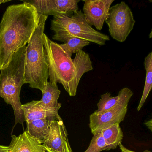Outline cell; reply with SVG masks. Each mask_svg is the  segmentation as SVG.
Masks as SVG:
<instances>
[{"label":"cell","instance_id":"6da1fadb","mask_svg":"<svg viewBox=\"0 0 152 152\" xmlns=\"http://www.w3.org/2000/svg\"><path fill=\"white\" fill-rule=\"evenodd\" d=\"M39 21L36 9L26 1L7 7L0 23V71L8 66L14 53L30 42Z\"/></svg>","mask_w":152,"mask_h":152},{"label":"cell","instance_id":"7a4b0ae2","mask_svg":"<svg viewBox=\"0 0 152 152\" xmlns=\"http://www.w3.org/2000/svg\"><path fill=\"white\" fill-rule=\"evenodd\" d=\"M43 42L48 58L50 82L60 83L70 96H75L83 75L93 70L89 55L80 50L72 59L59 44L50 40L45 34Z\"/></svg>","mask_w":152,"mask_h":152},{"label":"cell","instance_id":"3957f363","mask_svg":"<svg viewBox=\"0 0 152 152\" xmlns=\"http://www.w3.org/2000/svg\"><path fill=\"white\" fill-rule=\"evenodd\" d=\"M48 17L39 15L38 26L26 50L24 84L42 92L49 79L48 58L43 46V35Z\"/></svg>","mask_w":152,"mask_h":152},{"label":"cell","instance_id":"277c9868","mask_svg":"<svg viewBox=\"0 0 152 152\" xmlns=\"http://www.w3.org/2000/svg\"><path fill=\"white\" fill-rule=\"evenodd\" d=\"M26 46L14 53L8 66L1 71L0 97L13 107L15 116V126L18 123L23 126V112L21 108L20 95L24 84Z\"/></svg>","mask_w":152,"mask_h":152},{"label":"cell","instance_id":"5b68a950","mask_svg":"<svg viewBox=\"0 0 152 152\" xmlns=\"http://www.w3.org/2000/svg\"><path fill=\"white\" fill-rule=\"evenodd\" d=\"M50 30L54 33L52 39L64 43L69 39L77 38L102 46L110 40L108 35L96 31L89 24L81 10L70 15L53 16Z\"/></svg>","mask_w":152,"mask_h":152},{"label":"cell","instance_id":"8992f818","mask_svg":"<svg viewBox=\"0 0 152 152\" xmlns=\"http://www.w3.org/2000/svg\"><path fill=\"white\" fill-rule=\"evenodd\" d=\"M105 22L111 37L123 42L133 30L136 21L129 6L122 1L111 7Z\"/></svg>","mask_w":152,"mask_h":152},{"label":"cell","instance_id":"52a82bcc","mask_svg":"<svg viewBox=\"0 0 152 152\" xmlns=\"http://www.w3.org/2000/svg\"><path fill=\"white\" fill-rule=\"evenodd\" d=\"M129 103L121 104L112 109L98 112L90 115L89 127L93 135L115 124H120L124 120L128 111Z\"/></svg>","mask_w":152,"mask_h":152},{"label":"cell","instance_id":"ba28073f","mask_svg":"<svg viewBox=\"0 0 152 152\" xmlns=\"http://www.w3.org/2000/svg\"><path fill=\"white\" fill-rule=\"evenodd\" d=\"M34 6L39 15H70L79 10L80 0H33L26 1Z\"/></svg>","mask_w":152,"mask_h":152},{"label":"cell","instance_id":"9c48e42d","mask_svg":"<svg viewBox=\"0 0 152 152\" xmlns=\"http://www.w3.org/2000/svg\"><path fill=\"white\" fill-rule=\"evenodd\" d=\"M114 1V0L84 1L83 14L89 24L101 31L108 16L111 5Z\"/></svg>","mask_w":152,"mask_h":152},{"label":"cell","instance_id":"30bf717a","mask_svg":"<svg viewBox=\"0 0 152 152\" xmlns=\"http://www.w3.org/2000/svg\"><path fill=\"white\" fill-rule=\"evenodd\" d=\"M67 136L66 128L61 118L50 120L48 134L43 145L52 151L64 152Z\"/></svg>","mask_w":152,"mask_h":152},{"label":"cell","instance_id":"8fae6325","mask_svg":"<svg viewBox=\"0 0 152 152\" xmlns=\"http://www.w3.org/2000/svg\"><path fill=\"white\" fill-rule=\"evenodd\" d=\"M10 152H46L43 145L27 132L18 136H11Z\"/></svg>","mask_w":152,"mask_h":152},{"label":"cell","instance_id":"7c38bea8","mask_svg":"<svg viewBox=\"0 0 152 152\" xmlns=\"http://www.w3.org/2000/svg\"><path fill=\"white\" fill-rule=\"evenodd\" d=\"M25 121L27 123L34 120L48 119L50 120L61 118L57 112L48 110L43 107L39 100H33L29 103L22 104Z\"/></svg>","mask_w":152,"mask_h":152},{"label":"cell","instance_id":"4fadbf2b","mask_svg":"<svg viewBox=\"0 0 152 152\" xmlns=\"http://www.w3.org/2000/svg\"><path fill=\"white\" fill-rule=\"evenodd\" d=\"M132 91L128 88L121 89L116 96H112L111 93L106 92L100 96V99L98 103V112L112 109L118 105L129 103L133 96Z\"/></svg>","mask_w":152,"mask_h":152},{"label":"cell","instance_id":"5bb4252c","mask_svg":"<svg viewBox=\"0 0 152 152\" xmlns=\"http://www.w3.org/2000/svg\"><path fill=\"white\" fill-rule=\"evenodd\" d=\"M60 93L57 84L48 82L46 88L42 91V98L39 100L41 104L48 110L58 113L62 106L58 102Z\"/></svg>","mask_w":152,"mask_h":152},{"label":"cell","instance_id":"9a60e30c","mask_svg":"<svg viewBox=\"0 0 152 152\" xmlns=\"http://www.w3.org/2000/svg\"><path fill=\"white\" fill-rule=\"evenodd\" d=\"M50 121L48 119H42L31 121L26 123V131L43 144L48 134Z\"/></svg>","mask_w":152,"mask_h":152},{"label":"cell","instance_id":"2e32d148","mask_svg":"<svg viewBox=\"0 0 152 152\" xmlns=\"http://www.w3.org/2000/svg\"><path fill=\"white\" fill-rule=\"evenodd\" d=\"M100 133L106 143L107 151L117 148L123 138L120 124H115L101 131Z\"/></svg>","mask_w":152,"mask_h":152},{"label":"cell","instance_id":"e0dca14e","mask_svg":"<svg viewBox=\"0 0 152 152\" xmlns=\"http://www.w3.org/2000/svg\"><path fill=\"white\" fill-rule=\"evenodd\" d=\"M144 66L146 70L145 81L143 94L138 106L137 110L140 111L145 102L152 88V52L148 53L144 61Z\"/></svg>","mask_w":152,"mask_h":152},{"label":"cell","instance_id":"ac0fdd59","mask_svg":"<svg viewBox=\"0 0 152 152\" xmlns=\"http://www.w3.org/2000/svg\"><path fill=\"white\" fill-rule=\"evenodd\" d=\"M90 43L86 40L72 38L67 40L64 44H59L67 56L72 58L73 54H75L80 50H82L84 47L90 45Z\"/></svg>","mask_w":152,"mask_h":152},{"label":"cell","instance_id":"d6986e66","mask_svg":"<svg viewBox=\"0 0 152 152\" xmlns=\"http://www.w3.org/2000/svg\"><path fill=\"white\" fill-rule=\"evenodd\" d=\"M103 150L107 151V145L101 133L93 135L89 146L84 152H100Z\"/></svg>","mask_w":152,"mask_h":152},{"label":"cell","instance_id":"ffe728a7","mask_svg":"<svg viewBox=\"0 0 152 152\" xmlns=\"http://www.w3.org/2000/svg\"><path fill=\"white\" fill-rule=\"evenodd\" d=\"M42 145H43V144H42ZM43 145V146H44V148H45L46 152H56L50 150V149L46 147L45 146ZM64 152H73L72 148H71V145H70V144H69L68 138L65 141Z\"/></svg>","mask_w":152,"mask_h":152},{"label":"cell","instance_id":"44dd1931","mask_svg":"<svg viewBox=\"0 0 152 152\" xmlns=\"http://www.w3.org/2000/svg\"><path fill=\"white\" fill-rule=\"evenodd\" d=\"M119 146L121 152H137L136 151H132V150H130L129 148H126L121 143H120ZM143 152H151V151H149L148 149H146V150H144Z\"/></svg>","mask_w":152,"mask_h":152},{"label":"cell","instance_id":"7402d4cb","mask_svg":"<svg viewBox=\"0 0 152 152\" xmlns=\"http://www.w3.org/2000/svg\"><path fill=\"white\" fill-rule=\"evenodd\" d=\"M0 152H10L9 147L0 145Z\"/></svg>","mask_w":152,"mask_h":152},{"label":"cell","instance_id":"603a6c76","mask_svg":"<svg viewBox=\"0 0 152 152\" xmlns=\"http://www.w3.org/2000/svg\"><path fill=\"white\" fill-rule=\"evenodd\" d=\"M152 120L150 119V120H148V121H145V123H144V124L146 125L147 127L148 128V129H149L151 131H152Z\"/></svg>","mask_w":152,"mask_h":152},{"label":"cell","instance_id":"cb8c5ba5","mask_svg":"<svg viewBox=\"0 0 152 152\" xmlns=\"http://www.w3.org/2000/svg\"><path fill=\"white\" fill-rule=\"evenodd\" d=\"M9 1L7 0H0V5L2 3H5L6 2H8Z\"/></svg>","mask_w":152,"mask_h":152}]
</instances>
